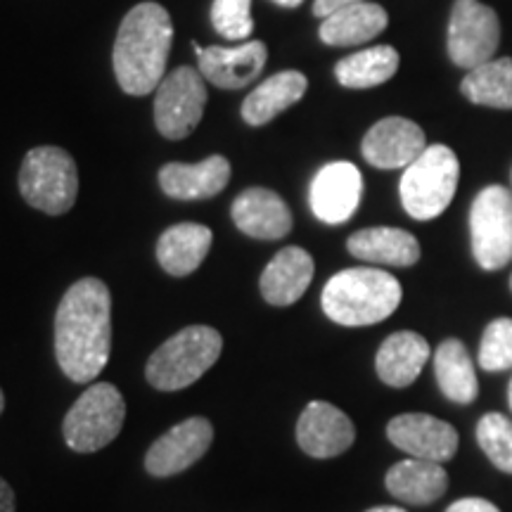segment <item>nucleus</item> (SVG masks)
<instances>
[{
  "mask_svg": "<svg viewBox=\"0 0 512 512\" xmlns=\"http://www.w3.org/2000/svg\"><path fill=\"white\" fill-rule=\"evenodd\" d=\"M460 91L472 105L512 110V57H501L470 69V74L460 81Z\"/></svg>",
  "mask_w": 512,
  "mask_h": 512,
  "instance_id": "cd10ccee",
  "label": "nucleus"
},
{
  "mask_svg": "<svg viewBox=\"0 0 512 512\" xmlns=\"http://www.w3.org/2000/svg\"><path fill=\"white\" fill-rule=\"evenodd\" d=\"M313 256L302 247H285L261 273L259 287L271 306H292L304 297L313 280Z\"/></svg>",
  "mask_w": 512,
  "mask_h": 512,
  "instance_id": "6ab92c4d",
  "label": "nucleus"
},
{
  "mask_svg": "<svg viewBox=\"0 0 512 512\" xmlns=\"http://www.w3.org/2000/svg\"><path fill=\"white\" fill-rule=\"evenodd\" d=\"M230 181V162L223 155H211L204 162H171L159 169V185L174 200H209Z\"/></svg>",
  "mask_w": 512,
  "mask_h": 512,
  "instance_id": "a211bd4d",
  "label": "nucleus"
},
{
  "mask_svg": "<svg viewBox=\"0 0 512 512\" xmlns=\"http://www.w3.org/2000/svg\"><path fill=\"white\" fill-rule=\"evenodd\" d=\"M477 444L501 472L512 475V420L503 413H486L477 425Z\"/></svg>",
  "mask_w": 512,
  "mask_h": 512,
  "instance_id": "c85d7f7f",
  "label": "nucleus"
},
{
  "mask_svg": "<svg viewBox=\"0 0 512 512\" xmlns=\"http://www.w3.org/2000/svg\"><path fill=\"white\" fill-rule=\"evenodd\" d=\"M3 408H5V394L3 389H0V413H3Z\"/></svg>",
  "mask_w": 512,
  "mask_h": 512,
  "instance_id": "e433bc0d",
  "label": "nucleus"
},
{
  "mask_svg": "<svg viewBox=\"0 0 512 512\" xmlns=\"http://www.w3.org/2000/svg\"><path fill=\"white\" fill-rule=\"evenodd\" d=\"M399 69V53L392 46H375L337 62L335 76L344 88L366 91L389 81Z\"/></svg>",
  "mask_w": 512,
  "mask_h": 512,
  "instance_id": "bb28decb",
  "label": "nucleus"
},
{
  "mask_svg": "<svg viewBox=\"0 0 512 512\" xmlns=\"http://www.w3.org/2000/svg\"><path fill=\"white\" fill-rule=\"evenodd\" d=\"M368 512H406V510L394 508V505H380V508H370Z\"/></svg>",
  "mask_w": 512,
  "mask_h": 512,
  "instance_id": "c9c22d12",
  "label": "nucleus"
},
{
  "mask_svg": "<svg viewBox=\"0 0 512 512\" xmlns=\"http://www.w3.org/2000/svg\"><path fill=\"white\" fill-rule=\"evenodd\" d=\"M0 512H15V491L0 477Z\"/></svg>",
  "mask_w": 512,
  "mask_h": 512,
  "instance_id": "72a5a7b5",
  "label": "nucleus"
},
{
  "mask_svg": "<svg viewBox=\"0 0 512 512\" xmlns=\"http://www.w3.org/2000/svg\"><path fill=\"white\" fill-rule=\"evenodd\" d=\"M223 337L209 325H188L169 337L147 361V382L159 392L190 387L219 361Z\"/></svg>",
  "mask_w": 512,
  "mask_h": 512,
  "instance_id": "20e7f679",
  "label": "nucleus"
},
{
  "mask_svg": "<svg viewBox=\"0 0 512 512\" xmlns=\"http://www.w3.org/2000/svg\"><path fill=\"white\" fill-rule=\"evenodd\" d=\"M214 441V427L207 418H188L171 427L150 446L145 470L155 477H171L195 465Z\"/></svg>",
  "mask_w": 512,
  "mask_h": 512,
  "instance_id": "f8f14e48",
  "label": "nucleus"
},
{
  "mask_svg": "<svg viewBox=\"0 0 512 512\" xmlns=\"http://www.w3.org/2000/svg\"><path fill=\"white\" fill-rule=\"evenodd\" d=\"M430 356L432 349L425 337L418 332L401 330L389 335L377 349L375 370L384 384L403 389L418 380Z\"/></svg>",
  "mask_w": 512,
  "mask_h": 512,
  "instance_id": "aec40b11",
  "label": "nucleus"
},
{
  "mask_svg": "<svg viewBox=\"0 0 512 512\" xmlns=\"http://www.w3.org/2000/svg\"><path fill=\"white\" fill-rule=\"evenodd\" d=\"M510 290H512V275H510Z\"/></svg>",
  "mask_w": 512,
  "mask_h": 512,
  "instance_id": "58836bf2",
  "label": "nucleus"
},
{
  "mask_svg": "<svg viewBox=\"0 0 512 512\" xmlns=\"http://www.w3.org/2000/svg\"><path fill=\"white\" fill-rule=\"evenodd\" d=\"M508 403H510V411H512V380H510V387H508Z\"/></svg>",
  "mask_w": 512,
  "mask_h": 512,
  "instance_id": "4c0bfd02",
  "label": "nucleus"
},
{
  "mask_svg": "<svg viewBox=\"0 0 512 512\" xmlns=\"http://www.w3.org/2000/svg\"><path fill=\"white\" fill-rule=\"evenodd\" d=\"M387 10L377 3H356L349 8L337 10L335 15L325 17L320 24L318 36L325 46L349 48L373 41L387 29Z\"/></svg>",
  "mask_w": 512,
  "mask_h": 512,
  "instance_id": "4be33fe9",
  "label": "nucleus"
},
{
  "mask_svg": "<svg viewBox=\"0 0 512 512\" xmlns=\"http://www.w3.org/2000/svg\"><path fill=\"white\" fill-rule=\"evenodd\" d=\"M446 512H501L486 498H460Z\"/></svg>",
  "mask_w": 512,
  "mask_h": 512,
  "instance_id": "2f4dec72",
  "label": "nucleus"
},
{
  "mask_svg": "<svg viewBox=\"0 0 512 512\" xmlns=\"http://www.w3.org/2000/svg\"><path fill=\"white\" fill-rule=\"evenodd\" d=\"M174 24L159 3H140L121 22L114 41V74L121 91L128 95H147L164 81L169 60Z\"/></svg>",
  "mask_w": 512,
  "mask_h": 512,
  "instance_id": "f03ea898",
  "label": "nucleus"
},
{
  "mask_svg": "<svg viewBox=\"0 0 512 512\" xmlns=\"http://www.w3.org/2000/svg\"><path fill=\"white\" fill-rule=\"evenodd\" d=\"M207 86L200 69L178 67L164 76L155 95L157 131L169 140H183L204 117Z\"/></svg>",
  "mask_w": 512,
  "mask_h": 512,
  "instance_id": "9d476101",
  "label": "nucleus"
},
{
  "mask_svg": "<svg viewBox=\"0 0 512 512\" xmlns=\"http://www.w3.org/2000/svg\"><path fill=\"white\" fill-rule=\"evenodd\" d=\"M384 484L389 494L403 503L430 505L446 494L448 475L441 463L408 458L389 467Z\"/></svg>",
  "mask_w": 512,
  "mask_h": 512,
  "instance_id": "b1692460",
  "label": "nucleus"
},
{
  "mask_svg": "<svg viewBox=\"0 0 512 512\" xmlns=\"http://www.w3.org/2000/svg\"><path fill=\"white\" fill-rule=\"evenodd\" d=\"M363 195V176L351 162H330L313 176L309 202L318 221L328 226L347 223Z\"/></svg>",
  "mask_w": 512,
  "mask_h": 512,
  "instance_id": "9b49d317",
  "label": "nucleus"
},
{
  "mask_svg": "<svg viewBox=\"0 0 512 512\" xmlns=\"http://www.w3.org/2000/svg\"><path fill=\"white\" fill-rule=\"evenodd\" d=\"M501 43V22L489 5L479 0H456L448 19V57L456 67L470 69L494 60Z\"/></svg>",
  "mask_w": 512,
  "mask_h": 512,
  "instance_id": "1a4fd4ad",
  "label": "nucleus"
},
{
  "mask_svg": "<svg viewBox=\"0 0 512 512\" xmlns=\"http://www.w3.org/2000/svg\"><path fill=\"white\" fill-rule=\"evenodd\" d=\"M197 50V62L200 72L209 83L223 91H240L249 83L259 79L264 72L268 60V48L264 41H245L235 48L209 46L200 48L192 43Z\"/></svg>",
  "mask_w": 512,
  "mask_h": 512,
  "instance_id": "2eb2a0df",
  "label": "nucleus"
},
{
  "mask_svg": "<svg viewBox=\"0 0 512 512\" xmlns=\"http://www.w3.org/2000/svg\"><path fill=\"white\" fill-rule=\"evenodd\" d=\"M273 3H278L280 8H299L304 0H273Z\"/></svg>",
  "mask_w": 512,
  "mask_h": 512,
  "instance_id": "f704fd0d",
  "label": "nucleus"
},
{
  "mask_svg": "<svg viewBox=\"0 0 512 512\" xmlns=\"http://www.w3.org/2000/svg\"><path fill=\"white\" fill-rule=\"evenodd\" d=\"M387 437L408 456L446 463L458 451V432L448 422L427 413H403L389 420Z\"/></svg>",
  "mask_w": 512,
  "mask_h": 512,
  "instance_id": "ddd939ff",
  "label": "nucleus"
},
{
  "mask_svg": "<svg viewBox=\"0 0 512 512\" xmlns=\"http://www.w3.org/2000/svg\"><path fill=\"white\" fill-rule=\"evenodd\" d=\"M356 3H366V0H316V3H313V15L325 19L335 15L337 10L349 8V5H356Z\"/></svg>",
  "mask_w": 512,
  "mask_h": 512,
  "instance_id": "473e14b6",
  "label": "nucleus"
},
{
  "mask_svg": "<svg viewBox=\"0 0 512 512\" xmlns=\"http://www.w3.org/2000/svg\"><path fill=\"white\" fill-rule=\"evenodd\" d=\"M233 221L256 240H283L292 230V211L278 192L249 188L233 202Z\"/></svg>",
  "mask_w": 512,
  "mask_h": 512,
  "instance_id": "f3484780",
  "label": "nucleus"
},
{
  "mask_svg": "<svg viewBox=\"0 0 512 512\" xmlns=\"http://www.w3.org/2000/svg\"><path fill=\"white\" fill-rule=\"evenodd\" d=\"M460 162L446 145H427L401 176V204L415 221H432L446 211L458 188Z\"/></svg>",
  "mask_w": 512,
  "mask_h": 512,
  "instance_id": "39448f33",
  "label": "nucleus"
},
{
  "mask_svg": "<svg viewBox=\"0 0 512 512\" xmlns=\"http://www.w3.org/2000/svg\"><path fill=\"white\" fill-rule=\"evenodd\" d=\"M112 351V294L100 278H81L55 313V356L72 382L95 380Z\"/></svg>",
  "mask_w": 512,
  "mask_h": 512,
  "instance_id": "f257e3e1",
  "label": "nucleus"
},
{
  "mask_svg": "<svg viewBox=\"0 0 512 512\" xmlns=\"http://www.w3.org/2000/svg\"><path fill=\"white\" fill-rule=\"evenodd\" d=\"M354 439V422L328 401H311L297 422V441L311 458H335L351 448Z\"/></svg>",
  "mask_w": 512,
  "mask_h": 512,
  "instance_id": "dca6fc26",
  "label": "nucleus"
},
{
  "mask_svg": "<svg viewBox=\"0 0 512 512\" xmlns=\"http://www.w3.org/2000/svg\"><path fill=\"white\" fill-rule=\"evenodd\" d=\"M214 233L202 223H178L164 230L157 242L159 266L174 278L195 273L207 259Z\"/></svg>",
  "mask_w": 512,
  "mask_h": 512,
  "instance_id": "5701e85b",
  "label": "nucleus"
},
{
  "mask_svg": "<svg viewBox=\"0 0 512 512\" xmlns=\"http://www.w3.org/2000/svg\"><path fill=\"white\" fill-rule=\"evenodd\" d=\"M401 297V283L392 273L380 268H347L328 280L320 304L325 316L337 325L363 328L392 316Z\"/></svg>",
  "mask_w": 512,
  "mask_h": 512,
  "instance_id": "7ed1b4c3",
  "label": "nucleus"
},
{
  "mask_svg": "<svg viewBox=\"0 0 512 512\" xmlns=\"http://www.w3.org/2000/svg\"><path fill=\"white\" fill-rule=\"evenodd\" d=\"M124 420L126 401L119 389L110 382L91 384L64 418V441L76 453H95L119 437Z\"/></svg>",
  "mask_w": 512,
  "mask_h": 512,
  "instance_id": "0eeeda50",
  "label": "nucleus"
},
{
  "mask_svg": "<svg viewBox=\"0 0 512 512\" xmlns=\"http://www.w3.org/2000/svg\"><path fill=\"white\" fill-rule=\"evenodd\" d=\"M472 254L484 271H501L512 261V192L486 185L470 207Z\"/></svg>",
  "mask_w": 512,
  "mask_h": 512,
  "instance_id": "6e6552de",
  "label": "nucleus"
},
{
  "mask_svg": "<svg viewBox=\"0 0 512 512\" xmlns=\"http://www.w3.org/2000/svg\"><path fill=\"white\" fill-rule=\"evenodd\" d=\"M434 375L441 394L453 403H472L479 394V382L470 351L460 339H446L434 351Z\"/></svg>",
  "mask_w": 512,
  "mask_h": 512,
  "instance_id": "a878e982",
  "label": "nucleus"
},
{
  "mask_svg": "<svg viewBox=\"0 0 512 512\" xmlns=\"http://www.w3.org/2000/svg\"><path fill=\"white\" fill-rule=\"evenodd\" d=\"M19 192L29 207L43 214H67L79 195V171L74 157L55 145L29 150L19 169Z\"/></svg>",
  "mask_w": 512,
  "mask_h": 512,
  "instance_id": "423d86ee",
  "label": "nucleus"
},
{
  "mask_svg": "<svg viewBox=\"0 0 512 512\" xmlns=\"http://www.w3.org/2000/svg\"><path fill=\"white\" fill-rule=\"evenodd\" d=\"M347 249L351 256L370 264L406 268L420 261L418 238L401 228H363L347 240Z\"/></svg>",
  "mask_w": 512,
  "mask_h": 512,
  "instance_id": "412c9836",
  "label": "nucleus"
},
{
  "mask_svg": "<svg viewBox=\"0 0 512 512\" xmlns=\"http://www.w3.org/2000/svg\"><path fill=\"white\" fill-rule=\"evenodd\" d=\"M477 361L486 373H503L512 368V318H496L486 325Z\"/></svg>",
  "mask_w": 512,
  "mask_h": 512,
  "instance_id": "c756f323",
  "label": "nucleus"
},
{
  "mask_svg": "<svg viewBox=\"0 0 512 512\" xmlns=\"http://www.w3.org/2000/svg\"><path fill=\"white\" fill-rule=\"evenodd\" d=\"M427 147L425 131L411 119L387 117L370 128L361 143L363 159L375 169H406Z\"/></svg>",
  "mask_w": 512,
  "mask_h": 512,
  "instance_id": "4468645a",
  "label": "nucleus"
},
{
  "mask_svg": "<svg viewBox=\"0 0 512 512\" xmlns=\"http://www.w3.org/2000/svg\"><path fill=\"white\" fill-rule=\"evenodd\" d=\"M211 22H214V29L228 41H249L254 31L252 0H214Z\"/></svg>",
  "mask_w": 512,
  "mask_h": 512,
  "instance_id": "7c9ffc66",
  "label": "nucleus"
},
{
  "mask_svg": "<svg viewBox=\"0 0 512 512\" xmlns=\"http://www.w3.org/2000/svg\"><path fill=\"white\" fill-rule=\"evenodd\" d=\"M306 88H309L306 76L302 72H294V69L268 76L242 102V119L249 126H264L280 112H285L287 107L297 105L304 98Z\"/></svg>",
  "mask_w": 512,
  "mask_h": 512,
  "instance_id": "393cba45",
  "label": "nucleus"
}]
</instances>
